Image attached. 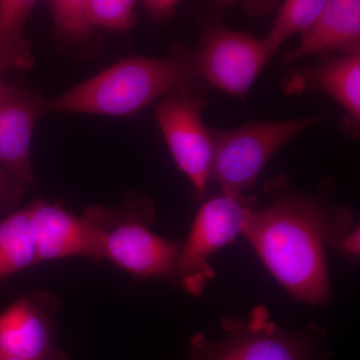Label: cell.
<instances>
[{"label":"cell","mask_w":360,"mask_h":360,"mask_svg":"<svg viewBox=\"0 0 360 360\" xmlns=\"http://www.w3.org/2000/svg\"><path fill=\"white\" fill-rule=\"evenodd\" d=\"M352 226L347 208L285 193L253 210L243 234L291 297L326 304L333 296L326 248H338Z\"/></svg>","instance_id":"obj_1"},{"label":"cell","mask_w":360,"mask_h":360,"mask_svg":"<svg viewBox=\"0 0 360 360\" xmlns=\"http://www.w3.org/2000/svg\"><path fill=\"white\" fill-rule=\"evenodd\" d=\"M200 84L194 52L179 49L165 58L123 59L56 98L44 101V111L131 115L160 97L193 91Z\"/></svg>","instance_id":"obj_2"},{"label":"cell","mask_w":360,"mask_h":360,"mask_svg":"<svg viewBox=\"0 0 360 360\" xmlns=\"http://www.w3.org/2000/svg\"><path fill=\"white\" fill-rule=\"evenodd\" d=\"M225 335L212 341L205 335L191 340L193 360H316L324 357L323 333L319 328L288 330L271 321L264 307L245 319H222Z\"/></svg>","instance_id":"obj_3"},{"label":"cell","mask_w":360,"mask_h":360,"mask_svg":"<svg viewBox=\"0 0 360 360\" xmlns=\"http://www.w3.org/2000/svg\"><path fill=\"white\" fill-rule=\"evenodd\" d=\"M322 115L279 122H251L238 129L212 134L210 179L221 193L241 195L277 151L296 135L316 124Z\"/></svg>","instance_id":"obj_4"},{"label":"cell","mask_w":360,"mask_h":360,"mask_svg":"<svg viewBox=\"0 0 360 360\" xmlns=\"http://www.w3.org/2000/svg\"><path fill=\"white\" fill-rule=\"evenodd\" d=\"M253 198L221 193L203 202L180 246L174 278L191 295H200L213 277L208 259L243 234L255 210Z\"/></svg>","instance_id":"obj_5"},{"label":"cell","mask_w":360,"mask_h":360,"mask_svg":"<svg viewBox=\"0 0 360 360\" xmlns=\"http://www.w3.org/2000/svg\"><path fill=\"white\" fill-rule=\"evenodd\" d=\"M277 51L269 37L212 26L194 51L196 73L201 82L243 98Z\"/></svg>","instance_id":"obj_6"},{"label":"cell","mask_w":360,"mask_h":360,"mask_svg":"<svg viewBox=\"0 0 360 360\" xmlns=\"http://www.w3.org/2000/svg\"><path fill=\"white\" fill-rule=\"evenodd\" d=\"M27 210L37 264L71 257L103 259L104 239L115 222V213L92 206L77 215L45 200L34 201Z\"/></svg>","instance_id":"obj_7"},{"label":"cell","mask_w":360,"mask_h":360,"mask_svg":"<svg viewBox=\"0 0 360 360\" xmlns=\"http://www.w3.org/2000/svg\"><path fill=\"white\" fill-rule=\"evenodd\" d=\"M205 104L202 94L184 90L167 94L155 108L156 120L172 158L191 180L198 200L205 198L212 165V134L201 117Z\"/></svg>","instance_id":"obj_8"},{"label":"cell","mask_w":360,"mask_h":360,"mask_svg":"<svg viewBox=\"0 0 360 360\" xmlns=\"http://www.w3.org/2000/svg\"><path fill=\"white\" fill-rule=\"evenodd\" d=\"M153 212L143 210L116 215L106 233L103 257L139 278H174L181 243L158 236L149 229Z\"/></svg>","instance_id":"obj_9"},{"label":"cell","mask_w":360,"mask_h":360,"mask_svg":"<svg viewBox=\"0 0 360 360\" xmlns=\"http://www.w3.org/2000/svg\"><path fill=\"white\" fill-rule=\"evenodd\" d=\"M56 298L40 292L13 303L0 314V354L23 360H65L56 349L52 317Z\"/></svg>","instance_id":"obj_10"},{"label":"cell","mask_w":360,"mask_h":360,"mask_svg":"<svg viewBox=\"0 0 360 360\" xmlns=\"http://www.w3.org/2000/svg\"><path fill=\"white\" fill-rule=\"evenodd\" d=\"M44 101L30 90L7 85L0 94V165L25 186L34 181L30 144Z\"/></svg>","instance_id":"obj_11"},{"label":"cell","mask_w":360,"mask_h":360,"mask_svg":"<svg viewBox=\"0 0 360 360\" xmlns=\"http://www.w3.org/2000/svg\"><path fill=\"white\" fill-rule=\"evenodd\" d=\"M360 1L329 0L316 20L302 33L300 45L283 56V65L317 53H359Z\"/></svg>","instance_id":"obj_12"},{"label":"cell","mask_w":360,"mask_h":360,"mask_svg":"<svg viewBox=\"0 0 360 360\" xmlns=\"http://www.w3.org/2000/svg\"><path fill=\"white\" fill-rule=\"evenodd\" d=\"M300 80L302 84L298 86L322 90L342 106L355 122H359L360 53L341 54L324 59L321 65L304 70L291 82Z\"/></svg>","instance_id":"obj_13"},{"label":"cell","mask_w":360,"mask_h":360,"mask_svg":"<svg viewBox=\"0 0 360 360\" xmlns=\"http://www.w3.org/2000/svg\"><path fill=\"white\" fill-rule=\"evenodd\" d=\"M37 6L32 0L0 1V70H30L34 65L32 45L25 39V26Z\"/></svg>","instance_id":"obj_14"},{"label":"cell","mask_w":360,"mask_h":360,"mask_svg":"<svg viewBox=\"0 0 360 360\" xmlns=\"http://www.w3.org/2000/svg\"><path fill=\"white\" fill-rule=\"evenodd\" d=\"M37 264V248L27 207L0 221V285L8 277Z\"/></svg>","instance_id":"obj_15"},{"label":"cell","mask_w":360,"mask_h":360,"mask_svg":"<svg viewBox=\"0 0 360 360\" xmlns=\"http://www.w3.org/2000/svg\"><path fill=\"white\" fill-rule=\"evenodd\" d=\"M326 0H288L279 9L267 37L277 46L296 32H304L316 20Z\"/></svg>","instance_id":"obj_16"},{"label":"cell","mask_w":360,"mask_h":360,"mask_svg":"<svg viewBox=\"0 0 360 360\" xmlns=\"http://www.w3.org/2000/svg\"><path fill=\"white\" fill-rule=\"evenodd\" d=\"M49 6L56 30L65 37L84 39L96 27L89 0H53Z\"/></svg>","instance_id":"obj_17"},{"label":"cell","mask_w":360,"mask_h":360,"mask_svg":"<svg viewBox=\"0 0 360 360\" xmlns=\"http://www.w3.org/2000/svg\"><path fill=\"white\" fill-rule=\"evenodd\" d=\"M94 26L129 32L135 22V1L131 0H89Z\"/></svg>","instance_id":"obj_18"},{"label":"cell","mask_w":360,"mask_h":360,"mask_svg":"<svg viewBox=\"0 0 360 360\" xmlns=\"http://www.w3.org/2000/svg\"><path fill=\"white\" fill-rule=\"evenodd\" d=\"M26 186L0 165V210H9L18 203Z\"/></svg>","instance_id":"obj_19"},{"label":"cell","mask_w":360,"mask_h":360,"mask_svg":"<svg viewBox=\"0 0 360 360\" xmlns=\"http://www.w3.org/2000/svg\"><path fill=\"white\" fill-rule=\"evenodd\" d=\"M142 6L151 20L163 21L169 20L174 15L179 2L175 0H146Z\"/></svg>","instance_id":"obj_20"},{"label":"cell","mask_w":360,"mask_h":360,"mask_svg":"<svg viewBox=\"0 0 360 360\" xmlns=\"http://www.w3.org/2000/svg\"><path fill=\"white\" fill-rule=\"evenodd\" d=\"M340 250L347 255L348 257H352L355 259L359 255V227L352 229L345 238L341 241L340 246Z\"/></svg>","instance_id":"obj_21"},{"label":"cell","mask_w":360,"mask_h":360,"mask_svg":"<svg viewBox=\"0 0 360 360\" xmlns=\"http://www.w3.org/2000/svg\"><path fill=\"white\" fill-rule=\"evenodd\" d=\"M0 360H23V359H16V357L9 356V355L0 354Z\"/></svg>","instance_id":"obj_22"},{"label":"cell","mask_w":360,"mask_h":360,"mask_svg":"<svg viewBox=\"0 0 360 360\" xmlns=\"http://www.w3.org/2000/svg\"><path fill=\"white\" fill-rule=\"evenodd\" d=\"M1 73L2 71L0 70V94H1V92L4 91V89H6V84L4 82V79H2Z\"/></svg>","instance_id":"obj_23"}]
</instances>
